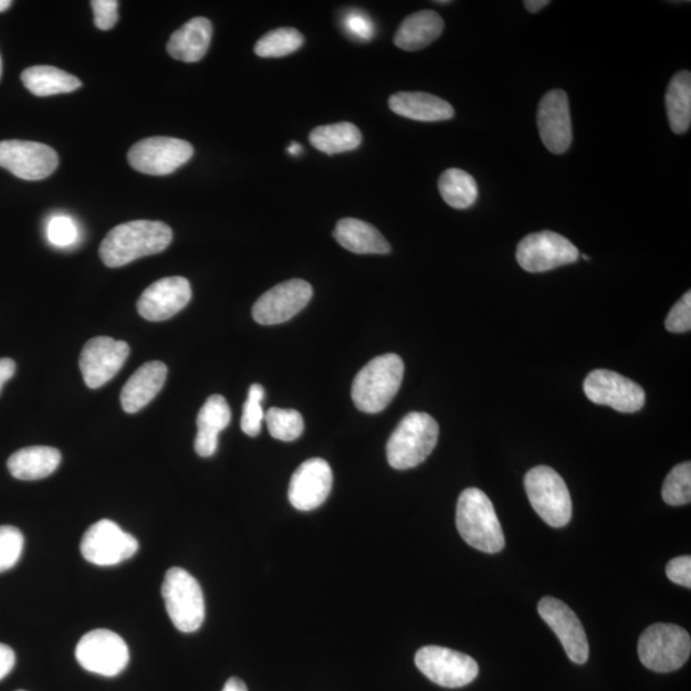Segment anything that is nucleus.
Returning a JSON list of instances; mask_svg holds the SVG:
<instances>
[{
    "mask_svg": "<svg viewBox=\"0 0 691 691\" xmlns=\"http://www.w3.org/2000/svg\"><path fill=\"white\" fill-rule=\"evenodd\" d=\"M174 240L170 227L157 221L122 223L105 235L100 254L109 268H119L143 256L159 254Z\"/></svg>",
    "mask_w": 691,
    "mask_h": 691,
    "instance_id": "1",
    "label": "nucleus"
},
{
    "mask_svg": "<svg viewBox=\"0 0 691 691\" xmlns=\"http://www.w3.org/2000/svg\"><path fill=\"white\" fill-rule=\"evenodd\" d=\"M457 525L462 540L478 551L498 553L505 547V535L493 503L478 488H468L461 493Z\"/></svg>",
    "mask_w": 691,
    "mask_h": 691,
    "instance_id": "2",
    "label": "nucleus"
},
{
    "mask_svg": "<svg viewBox=\"0 0 691 691\" xmlns=\"http://www.w3.org/2000/svg\"><path fill=\"white\" fill-rule=\"evenodd\" d=\"M404 371V362L396 354L380 355L365 365L353 384L356 408L367 413L384 411L400 389Z\"/></svg>",
    "mask_w": 691,
    "mask_h": 691,
    "instance_id": "3",
    "label": "nucleus"
},
{
    "mask_svg": "<svg viewBox=\"0 0 691 691\" xmlns=\"http://www.w3.org/2000/svg\"><path fill=\"white\" fill-rule=\"evenodd\" d=\"M438 436V422L429 413L406 415L387 443L389 465L397 470L420 465L433 452Z\"/></svg>",
    "mask_w": 691,
    "mask_h": 691,
    "instance_id": "4",
    "label": "nucleus"
},
{
    "mask_svg": "<svg viewBox=\"0 0 691 691\" xmlns=\"http://www.w3.org/2000/svg\"><path fill=\"white\" fill-rule=\"evenodd\" d=\"M161 597L177 630L198 631L206 620V600L200 584L181 567L169 568L163 580Z\"/></svg>",
    "mask_w": 691,
    "mask_h": 691,
    "instance_id": "5",
    "label": "nucleus"
},
{
    "mask_svg": "<svg viewBox=\"0 0 691 691\" xmlns=\"http://www.w3.org/2000/svg\"><path fill=\"white\" fill-rule=\"evenodd\" d=\"M691 639L685 629L673 624H655L641 634L638 653L641 663L655 672H672L689 660Z\"/></svg>",
    "mask_w": 691,
    "mask_h": 691,
    "instance_id": "6",
    "label": "nucleus"
},
{
    "mask_svg": "<svg viewBox=\"0 0 691 691\" xmlns=\"http://www.w3.org/2000/svg\"><path fill=\"white\" fill-rule=\"evenodd\" d=\"M525 491L543 522L553 527H563L570 523L573 502L570 492L556 470L536 467L525 477Z\"/></svg>",
    "mask_w": 691,
    "mask_h": 691,
    "instance_id": "7",
    "label": "nucleus"
},
{
    "mask_svg": "<svg viewBox=\"0 0 691 691\" xmlns=\"http://www.w3.org/2000/svg\"><path fill=\"white\" fill-rule=\"evenodd\" d=\"M193 156L190 143L175 137H148L128 151V163L137 172L167 176L186 165Z\"/></svg>",
    "mask_w": 691,
    "mask_h": 691,
    "instance_id": "8",
    "label": "nucleus"
},
{
    "mask_svg": "<svg viewBox=\"0 0 691 691\" xmlns=\"http://www.w3.org/2000/svg\"><path fill=\"white\" fill-rule=\"evenodd\" d=\"M415 664L435 684L451 689L469 685L479 673L474 658L437 646L419 649L415 656Z\"/></svg>",
    "mask_w": 691,
    "mask_h": 691,
    "instance_id": "9",
    "label": "nucleus"
},
{
    "mask_svg": "<svg viewBox=\"0 0 691 691\" xmlns=\"http://www.w3.org/2000/svg\"><path fill=\"white\" fill-rule=\"evenodd\" d=\"M76 660L88 672L113 678L127 668L129 650L118 634L97 629L81 638L76 647Z\"/></svg>",
    "mask_w": 691,
    "mask_h": 691,
    "instance_id": "10",
    "label": "nucleus"
},
{
    "mask_svg": "<svg viewBox=\"0 0 691 691\" xmlns=\"http://www.w3.org/2000/svg\"><path fill=\"white\" fill-rule=\"evenodd\" d=\"M579 256V250L572 241L552 231L527 234L519 242L516 250L519 265L530 273L556 270L575 263Z\"/></svg>",
    "mask_w": 691,
    "mask_h": 691,
    "instance_id": "11",
    "label": "nucleus"
},
{
    "mask_svg": "<svg viewBox=\"0 0 691 691\" xmlns=\"http://www.w3.org/2000/svg\"><path fill=\"white\" fill-rule=\"evenodd\" d=\"M138 542L134 535L121 530L112 520L95 523L81 541V555L97 566H116L136 555Z\"/></svg>",
    "mask_w": 691,
    "mask_h": 691,
    "instance_id": "12",
    "label": "nucleus"
},
{
    "mask_svg": "<svg viewBox=\"0 0 691 691\" xmlns=\"http://www.w3.org/2000/svg\"><path fill=\"white\" fill-rule=\"evenodd\" d=\"M59 154L45 144L22 140L0 142V167L27 181H40L54 174Z\"/></svg>",
    "mask_w": 691,
    "mask_h": 691,
    "instance_id": "13",
    "label": "nucleus"
},
{
    "mask_svg": "<svg viewBox=\"0 0 691 691\" xmlns=\"http://www.w3.org/2000/svg\"><path fill=\"white\" fill-rule=\"evenodd\" d=\"M584 392L591 402L609 406L620 412H637L646 404V392L636 381L611 370L589 373Z\"/></svg>",
    "mask_w": 691,
    "mask_h": 691,
    "instance_id": "14",
    "label": "nucleus"
},
{
    "mask_svg": "<svg viewBox=\"0 0 691 691\" xmlns=\"http://www.w3.org/2000/svg\"><path fill=\"white\" fill-rule=\"evenodd\" d=\"M313 297L311 283L303 280H290L276 284L260 296L253 307L255 322L274 325L294 318Z\"/></svg>",
    "mask_w": 691,
    "mask_h": 691,
    "instance_id": "15",
    "label": "nucleus"
},
{
    "mask_svg": "<svg viewBox=\"0 0 691 691\" xmlns=\"http://www.w3.org/2000/svg\"><path fill=\"white\" fill-rule=\"evenodd\" d=\"M128 355L129 347L124 341L111 337L88 341L80 356V369L86 386L96 389L108 384L124 367Z\"/></svg>",
    "mask_w": 691,
    "mask_h": 691,
    "instance_id": "16",
    "label": "nucleus"
},
{
    "mask_svg": "<svg viewBox=\"0 0 691 691\" xmlns=\"http://www.w3.org/2000/svg\"><path fill=\"white\" fill-rule=\"evenodd\" d=\"M538 613L556 632L567 657L576 664L587 663L589 658L587 634L573 609L563 600L546 597L540 601Z\"/></svg>",
    "mask_w": 691,
    "mask_h": 691,
    "instance_id": "17",
    "label": "nucleus"
},
{
    "mask_svg": "<svg viewBox=\"0 0 691 691\" xmlns=\"http://www.w3.org/2000/svg\"><path fill=\"white\" fill-rule=\"evenodd\" d=\"M191 284L184 276H167L154 282L137 301V312L149 322L172 318L190 303Z\"/></svg>",
    "mask_w": 691,
    "mask_h": 691,
    "instance_id": "18",
    "label": "nucleus"
},
{
    "mask_svg": "<svg viewBox=\"0 0 691 691\" xmlns=\"http://www.w3.org/2000/svg\"><path fill=\"white\" fill-rule=\"evenodd\" d=\"M332 484L333 474L327 461L315 458L301 463L289 486L291 505L299 511L321 507L328 499Z\"/></svg>",
    "mask_w": 691,
    "mask_h": 691,
    "instance_id": "19",
    "label": "nucleus"
},
{
    "mask_svg": "<svg viewBox=\"0 0 691 691\" xmlns=\"http://www.w3.org/2000/svg\"><path fill=\"white\" fill-rule=\"evenodd\" d=\"M542 143L553 154H564L573 143L570 103L564 91H552L542 97L538 108Z\"/></svg>",
    "mask_w": 691,
    "mask_h": 691,
    "instance_id": "20",
    "label": "nucleus"
},
{
    "mask_svg": "<svg viewBox=\"0 0 691 691\" xmlns=\"http://www.w3.org/2000/svg\"><path fill=\"white\" fill-rule=\"evenodd\" d=\"M168 368L165 363H145L128 379L121 392V405L127 413H135L148 406L166 384Z\"/></svg>",
    "mask_w": 691,
    "mask_h": 691,
    "instance_id": "21",
    "label": "nucleus"
},
{
    "mask_svg": "<svg viewBox=\"0 0 691 691\" xmlns=\"http://www.w3.org/2000/svg\"><path fill=\"white\" fill-rule=\"evenodd\" d=\"M232 418L229 402L221 395L208 398L198 415V435L195 451L201 458L213 457L218 449V436L230 426Z\"/></svg>",
    "mask_w": 691,
    "mask_h": 691,
    "instance_id": "22",
    "label": "nucleus"
},
{
    "mask_svg": "<svg viewBox=\"0 0 691 691\" xmlns=\"http://www.w3.org/2000/svg\"><path fill=\"white\" fill-rule=\"evenodd\" d=\"M213 36V24L206 18H195L174 32L167 44L172 59L195 63L205 59Z\"/></svg>",
    "mask_w": 691,
    "mask_h": 691,
    "instance_id": "23",
    "label": "nucleus"
},
{
    "mask_svg": "<svg viewBox=\"0 0 691 691\" xmlns=\"http://www.w3.org/2000/svg\"><path fill=\"white\" fill-rule=\"evenodd\" d=\"M388 104L397 116L412 121L441 122L454 116L449 102L427 93H397L389 97Z\"/></svg>",
    "mask_w": 691,
    "mask_h": 691,
    "instance_id": "24",
    "label": "nucleus"
},
{
    "mask_svg": "<svg viewBox=\"0 0 691 691\" xmlns=\"http://www.w3.org/2000/svg\"><path fill=\"white\" fill-rule=\"evenodd\" d=\"M336 241L352 253L367 255H385L391 251L385 235L376 227L356 218H344L338 221L335 232Z\"/></svg>",
    "mask_w": 691,
    "mask_h": 691,
    "instance_id": "25",
    "label": "nucleus"
},
{
    "mask_svg": "<svg viewBox=\"0 0 691 691\" xmlns=\"http://www.w3.org/2000/svg\"><path fill=\"white\" fill-rule=\"evenodd\" d=\"M61 460V452L53 447L34 446L14 452L7 467L11 475L20 481H39L52 475Z\"/></svg>",
    "mask_w": 691,
    "mask_h": 691,
    "instance_id": "26",
    "label": "nucleus"
},
{
    "mask_svg": "<svg viewBox=\"0 0 691 691\" xmlns=\"http://www.w3.org/2000/svg\"><path fill=\"white\" fill-rule=\"evenodd\" d=\"M444 22L437 12L420 11L406 18L398 28L394 42L406 52H417L442 35Z\"/></svg>",
    "mask_w": 691,
    "mask_h": 691,
    "instance_id": "27",
    "label": "nucleus"
},
{
    "mask_svg": "<svg viewBox=\"0 0 691 691\" xmlns=\"http://www.w3.org/2000/svg\"><path fill=\"white\" fill-rule=\"evenodd\" d=\"M21 80L31 94L40 97L72 93L83 85L76 76L52 66L24 70Z\"/></svg>",
    "mask_w": 691,
    "mask_h": 691,
    "instance_id": "28",
    "label": "nucleus"
},
{
    "mask_svg": "<svg viewBox=\"0 0 691 691\" xmlns=\"http://www.w3.org/2000/svg\"><path fill=\"white\" fill-rule=\"evenodd\" d=\"M308 140L316 150L327 156H335V154L359 148L363 135L360 129L349 122H339V124L314 128Z\"/></svg>",
    "mask_w": 691,
    "mask_h": 691,
    "instance_id": "29",
    "label": "nucleus"
},
{
    "mask_svg": "<svg viewBox=\"0 0 691 691\" xmlns=\"http://www.w3.org/2000/svg\"><path fill=\"white\" fill-rule=\"evenodd\" d=\"M666 108L674 134L688 133L691 125V73L681 71L671 80L666 93Z\"/></svg>",
    "mask_w": 691,
    "mask_h": 691,
    "instance_id": "30",
    "label": "nucleus"
},
{
    "mask_svg": "<svg viewBox=\"0 0 691 691\" xmlns=\"http://www.w3.org/2000/svg\"><path fill=\"white\" fill-rule=\"evenodd\" d=\"M438 189L446 205L459 210L473 207L479 197L474 177L459 168L444 170L439 177Z\"/></svg>",
    "mask_w": 691,
    "mask_h": 691,
    "instance_id": "31",
    "label": "nucleus"
},
{
    "mask_svg": "<svg viewBox=\"0 0 691 691\" xmlns=\"http://www.w3.org/2000/svg\"><path fill=\"white\" fill-rule=\"evenodd\" d=\"M305 39L294 28H281L268 32L258 40L254 52L262 59H281L299 51L304 45Z\"/></svg>",
    "mask_w": 691,
    "mask_h": 691,
    "instance_id": "32",
    "label": "nucleus"
},
{
    "mask_svg": "<svg viewBox=\"0 0 691 691\" xmlns=\"http://www.w3.org/2000/svg\"><path fill=\"white\" fill-rule=\"evenodd\" d=\"M268 430L274 439L295 441L304 432V419L297 410L272 408L265 412Z\"/></svg>",
    "mask_w": 691,
    "mask_h": 691,
    "instance_id": "33",
    "label": "nucleus"
},
{
    "mask_svg": "<svg viewBox=\"0 0 691 691\" xmlns=\"http://www.w3.org/2000/svg\"><path fill=\"white\" fill-rule=\"evenodd\" d=\"M662 498L670 506L688 505L691 501V463L674 467L662 488Z\"/></svg>",
    "mask_w": 691,
    "mask_h": 691,
    "instance_id": "34",
    "label": "nucleus"
},
{
    "mask_svg": "<svg viewBox=\"0 0 691 691\" xmlns=\"http://www.w3.org/2000/svg\"><path fill=\"white\" fill-rule=\"evenodd\" d=\"M265 391L263 386L251 385L248 394V400L243 405L241 429L249 437H256L262 430L265 413L263 411V401Z\"/></svg>",
    "mask_w": 691,
    "mask_h": 691,
    "instance_id": "35",
    "label": "nucleus"
},
{
    "mask_svg": "<svg viewBox=\"0 0 691 691\" xmlns=\"http://www.w3.org/2000/svg\"><path fill=\"white\" fill-rule=\"evenodd\" d=\"M24 546L23 534L11 525L0 526V573L18 565Z\"/></svg>",
    "mask_w": 691,
    "mask_h": 691,
    "instance_id": "36",
    "label": "nucleus"
},
{
    "mask_svg": "<svg viewBox=\"0 0 691 691\" xmlns=\"http://www.w3.org/2000/svg\"><path fill=\"white\" fill-rule=\"evenodd\" d=\"M46 235L53 245L67 248L78 239V230L70 217L55 216L48 222Z\"/></svg>",
    "mask_w": 691,
    "mask_h": 691,
    "instance_id": "37",
    "label": "nucleus"
},
{
    "mask_svg": "<svg viewBox=\"0 0 691 691\" xmlns=\"http://www.w3.org/2000/svg\"><path fill=\"white\" fill-rule=\"evenodd\" d=\"M666 329L672 333H685L691 329V292L688 291L677 304L666 320Z\"/></svg>",
    "mask_w": 691,
    "mask_h": 691,
    "instance_id": "38",
    "label": "nucleus"
},
{
    "mask_svg": "<svg viewBox=\"0 0 691 691\" xmlns=\"http://www.w3.org/2000/svg\"><path fill=\"white\" fill-rule=\"evenodd\" d=\"M345 29L348 35L354 36L362 42H368L374 34H376V28L367 14L359 11H353L345 15L344 20Z\"/></svg>",
    "mask_w": 691,
    "mask_h": 691,
    "instance_id": "39",
    "label": "nucleus"
},
{
    "mask_svg": "<svg viewBox=\"0 0 691 691\" xmlns=\"http://www.w3.org/2000/svg\"><path fill=\"white\" fill-rule=\"evenodd\" d=\"M91 4L97 29L108 31L115 27L118 21V2L116 0H93Z\"/></svg>",
    "mask_w": 691,
    "mask_h": 691,
    "instance_id": "40",
    "label": "nucleus"
},
{
    "mask_svg": "<svg viewBox=\"0 0 691 691\" xmlns=\"http://www.w3.org/2000/svg\"><path fill=\"white\" fill-rule=\"evenodd\" d=\"M666 574H668L669 579L674 583L681 585V587H685L688 589L691 588V557L690 556H681L670 561L668 567H666Z\"/></svg>",
    "mask_w": 691,
    "mask_h": 691,
    "instance_id": "41",
    "label": "nucleus"
},
{
    "mask_svg": "<svg viewBox=\"0 0 691 691\" xmlns=\"http://www.w3.org/2000/svg\"><path fill=\"white\" fill-rule=\"evenodd\" d=\"M15 664V655L11 647L0 643V680L8 677Z\"/></svg>",
    "mask_w": 691,
    "mask_h": 691,
    "instance_id": "42",
    "label": "nucleus"
},
{
    "mask_svg": "<svg viewBox=\"0 0 691 691\" xmlns=\"http://www.w3.org/2000/svg\"><path fill=\"white\" fill-rule=\"evenodd\" d=\"M15 373V363L12 359H0V391Z\"/></svg>",
    "mask_w": 691,
    "mask_h": 691,
    "instance_id": "43",
    "label": "nucleus"
},
{
    "mask_svg": "<svg viewBox=\"0 0 691 691\" xmlns=\"http://www.w3.org/2000/svg\"><path fill=\"white\" fill-rule=\"evenodd\" d=\"M551 2L548 0H525L524 6L527 11L532 13H538L546 8Z\"/></svg>",
    "mask_w": 691,
    "mask_h": 691,
    "instance_id": "44",
    "label": "nucleus"
},
{
    "mask_svg": "<svg viewBox=\"0 0 691 691\" xmlns=\"http://www.w3.org/2000/svg\"><path fill=\"white\" fill-rule=\"evenodd\" d=\"M222 691H248L245 682L240 680L239 678H231L226 682V685Z\"/></svg>",
    "mask_w": 691,
    "mask_h": 691,
    "instance_id": "45",
    "label": "nucleus"
},
{
    "mask_svg": "<svg viewBox=\"0 0 691 691\" xmlns=\"http://www.w3.org/2000/svg\"><path fill=\"white\" fill-rule=\"evenodd\" d=\"M301 146L297 143H292L290 148H289V153L292 154V156H299V154L301 153Z\"/></svg>",
    "mask_w": 691,
    "mask_h": 691,
    "instance_id": "46",
    "label": "nucleus"
},
{
    "mask_svg": "<svg viewBox=\"0 0 691 691\" xmlns=\"http://www.w3.org/2000/svg\"><path fill=\"white\" fill-rule=\"evenodd\" d=\"M11 6V0H0V13L6 12Z\"/></svg>",
    "mask_w": 691,
    "mask_h": 691,
    "instance_id": "47",
    "label": "nucleus"
},
{
    "mask_svg": "<svg viewBox=\"0 0 691 691\" xmlns=\"http://www.w3.org/2000/svg\"><path fill=\"white\" fill-rule=\"evenodd\" d=\"M2 72H3V62H2V55H0V77H2Z\"/></svg>",
    "mask_w": 691,
    "mask_h": 691,
    "instance_id": "48",
    "label": "nucleus"
},
{
    "mask_svg": "<svg viewBox=\"0 0 691 691\" xmlns=\"http://www.w3.org/2000/svg\"><path fill=\"white\" fill-rule=\"evenodd\" d=\"M437 4H450V0H444V2H436Z\"/></svg>",
    "mask_w": 691,
    "mask_h": 691,
    "instance_id": "49",
    "label": "nucleus"
},
{
    "mask_svg": "<svg viewBox=\"0 0 691 691\" xmlns=\"http://www.w3.org/2000/svg\"><path fill=\"white\" fill-rule=\"evenodd\" d=\"M583 259L589 260L590 258L588 255H583Z\"/></svg>",
    "mask_w": 691,
    "mask_h": 691,
    "instance_id": "50",
    "label": "nucleus"
},
{
    "mask_svg": "<svg viewBox=\"0 0 691 691\" xmlns=\"http://www.w3.org/2000/svg\"><path fill=\"white\" fill-rule=\"evenodd\" d=\"M18 691H24V690H18Z\"/></svg>",
    "mask_w": 691,
    "mask_h": 691,
    "instance_id": "51",
    "label": "nucleus"
}]
</instances>
